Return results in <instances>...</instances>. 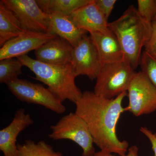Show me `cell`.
<instances>
[{
	"label": "cell",
	"instance_id": "cell-1",
	"mask_svg": "<svg viewBox=\"0 0 156 156\" xmlns=\"http://www.w3.org/2000/svg\"><path fill=\"white\" fill-rule=\"evenodd\" d=\"M127 92L121 93L112 99H107L86 91L75 103V113L87 123L94 144L109 153L125 156L129 144L121 141L116 134L117 124L121 115L126 112L122 103Z\"/></svg>",
	"mask_w": 156,
	"mask_h": 156
},
{
	"label": "cell",
	"instance_id": "cell-2",
	"mask_svg": "<svg viewBox=\"0 0 156 156\" xmlns=\"http://www.w3.org/2000/svg\"><path fill=\"white\" fill-rule=\"evenodd\" d=\"M109 28L116 37L123 53V60L134 70L139 66L142 48L150 38L152 24L141 17L131 5L122 15L108 23Z\"/></svg>",
	"mask_w": 156,
	"mask_h": 156
},
{
	"label": "cell",
	"instance_id": "cell-3",
	"mask_svg": "<svg viewBox=\"0 0 156 156\" xmlns=\"http://www.w3.org/2000/svg\"><path fill=\"white\" fill-rule=\"evenodd\" d=\"M17 58L23 66L34 74L35 80L47 85L62 102L68 100L75 103L83 94L76 85V76L71 64L62 66L48 64L27 55Z\"/></svg>",
	"mask_w": 156,
	"mask_h": 156
},
{
	"label": "cell",
	"instance_id": "cell-4",
	"mask_svg": "<svg viewBox=\"0 0 156 156\" xmlns=\"http://www.w3.org/2000/svg\"><path fill=\"white\" fill-rule=\"evenodd\" d=\"M124 60L101 66L96 80L94 92L101 97L112 99L127 92L135 72Z\"/></svg>",
	"mask_w": 156,
	"mask_h": 156
},
{
	"label": "cell",
	"instance_id": "cell-5",
	"mask_svg": "<svg viewBox=\"0 0 156 156\" xmlns=\"http://www.w3.org/2000/svg\"><path fill=\"white\" fill-rule=\"evenodd\" d=\"M50 128L52 131L49 134L50 138L72 140L82 149V156H94V140L89 127L83 119L75 112L66 115Z\"/></svg>",
	"mask_w": 156,
	"mask_h": 156
},
{
	"label": "cell",
	"instance_id": "cell-6",
	"mask_svg": "<svg viewBox=\"0 0 156 156\" xmlns=\"http://www.w3.org/2000/svg\"><path fill=\"white\" fill-rule=\"evenodd\" d=\"M7 85L12 94L21 101L42 105L58 114L66 111L62 101L49 88L41 84L18 78Z\"/></svg>",
	"mask_w": 156,
	"mask_h": 156
},
{
	"label": "cell",
	"instance_id": "cell-7",
	"mask_svg": "<svg viewBox=\"0 0 156 156\" xmlns=\"http://www.w3.org/2000/svg\"><path fill=\"white\" fill-rule=\"evenodd\" d=\"M127 92L129 103L126 112L138 117L156 110V88L141 71L134 73Z\"/></svg>",
	"mask_w": 156,
	"mask_h": 156
},
{
	"label": "cell",
	"instance_id": "cell-8",
	"mask_svg": "<svg viewBox=\"0 0 156 156\" xmlns=\"http://www.w3.org/2000/svg\"><path fill=\"white\" fill-rule=\"evenodd\" d=\"M19 20L23 30L48 33V14L39 7L36 0H2Z\"/></svg>",
	"mask_w": 156,
	"mask_h": 156
},
{
	"label": "cell",
	"instance_id": "cell-9",
	"mask_svg": "<svg viewBox=\"0 0 156 156\" xmlns=\"http://www.w3.org/2000/svg\"><path fill=\"white\" fill-rule=\"evenodd\" d=\"M70 64L76 76H86L91 80H96L102 64L90 36H85L74 47Z\"/></svg>",
	"mask_w": 156,
	"mask_h": 156
},
{
	"label": "cell",
	"instance_id": "cell-10",
	"mask_svg": "<svg viewBox=\"0 0 156 156\" xmlns=\"http://www.w3.org/2000/svg\"><path fill=\"white\" fill-rule=\"evenodd\" d=\"M50 33L25 31L5 43L0 49V60L17 58L37 50L46 42L55 37Z\"/></svg>",
	"mask_w": 156,
	"mask_h": 156
},
{
	"label": "cell",
	"instance_id": "cell-11",
	"mask_svg": "<svg viewBox=\"0 0 156 156\" xmlns=\"http://www.w3.org/2000/svg\"><path fill=\"white\" fill-rule=\"evenodd\" d=\"M33 123L30 115L26 113L24 108L17 110L11 123L0 131V150L4 156H19L16 144L17 136Z\"/></svg>",
	"mask_w": 156,
	"mask_h": 156
},
{
	"label": "cell",
	"instance_id": "cell-12",
	"mask_svg": "<svg viewBox=\"0 0 156 156\" xmlns=\"http://www.w3.org/2000/svg\"><path fill=\"white\" fill-rule=\"evenodd\" d=\"M69 16L78 28L89 33H111L107 20L96 5L95 0H92L91 2L78 9Z\"/></svg>",
	"mask_w": 156,
	"mask_h": 156
},
{
	"label": "cell",
	"instance_id": "cell-13",
	"mask_svg": "<svg viewBox=\"0 0 156 156\" xmlns=\"http://www.w3.org/2000/svg\"><path fill=\"white\" fill-rule=\"evenodd\" d=\"M73 47L69 42L56 36L35 51L36 59L48 64L66 65L71 62Z\"/></svg>",
	"mask_w": 156,
	"mask_h": 156
},
{
	"label": "cell",
	"instance_id": "cell-14",
	"mask_svg": "<svg viewBox=\"0 0 156 156\" xmlns=\"http://www.w3.org/2000/svg\"><path fill=\"white\" fill-rule=\"evenodd\" d=\"M48 14V33L64 39L73 48L87 35L88 32L78 28L69 15L58 13Z\"/></svg>",
	"mask_w": 156,
	"mask_h": 156
},
{
	"label": "cell",
	"instance_id": "cell-15",
	"mask_svg": "<svg viewBox=\"0 0 156 156\" xmlns=\"http://www.w3.org/2000/svg\"><path fill=\"white\" fill-rule=\"evenodd\" d=\"M97 50L101 64L117 62L123 60L122 48L113 33L104 34L99 32L89 33Z\"/></svg>",
	"mask_w": 156,
	"mask_h": 156
},
{
	"label": "cell",
	"instance_id": "cell-16",
	"mask_svg": "<svg viewBox=\"0 0 156 156\" xmlns=\"http://www.w3.org/2000/svg\"><path fill=\"white\" fill-rule=\"evenodd\" d=\"M26 31L21 27L14 13L0 1V47Z\"/></svg>",
	"mask_w": 156,
	"mask_h": 156
},
{
	"label": "cell",
	"instance_id": "cell-17",
	"mask_svg": "<svg viewBox=\"0 0 156 156\" xmlns=\"http://www.w3.org/2000/svg\"><path fill=\"white\" fill-rule=\"evenodd\" d=\"M41 9L47 14L58 13L70 15L92 0H36Z\"/></svg>",
	"mask_w": 156,
	"mask_h": 156
},
{
	"label": "cell",
	"instance_id": "cell-18",
	"mask_svg": "<svg viewBox=\"0 0 156 156\" xmlns=\"http://www.w3.org/2000/svg\"><path fill=\"white\" fill-rule=\"evenodd\" d=\"M17 146L19 156H62L61 153L55 151L44 140L36 143L34 140H27L24 143Z\"/></svg>",
	"mask_w": 156,
	"mask_h": 156
},
{
	"label": "cell",
	"instance_id": "cell-19",
	"mask_svg": "<svg viewBox=\"0 0 156 156\" xmlns=\"http://www.w3.org/2000/svg\"><path fill=\"white\" fill-rule=\"evenodd\" d=\"M23 66L22 62L17 58L0 60V83L7 85L17 80L22 73Z\"/></svg>",
	"mask_w": 156,
	"mask_h": 156
},
{
	"label": "cell",
	"instance_id": "cell-20",
	"mask_svg": "<svg viewBox=\"0 0 156 156\" xmlns=\"http://www.w3.org/2000/svg\"><path fill=\"white\" fill-rule=\"evenodd\" d=\"M139 66L141 71L156 88V59L145 51L142 52Z\"/></svg>",
	"mask_w": 156,
	"mask_h": 156
},
{
	"label": "cell",
	"instance_id": "cell-21",
	"mask_svg": "<svg viewBox=\"0 0 156 156\" xmlns=\"http://www.w3.org/2000/svg\"><path fill=\"white\" fill-rule=\"evenodd\" d=\"M137 10L140 15L147 22L152 23L155 19L156 0H138Z\"/></svg>",
	"mask_w": 156,
	"mask_h": 156
},
{
	"label": "cell",
	"instance_id": "cell-22",
	"mask_svg": "<svg viewBox=\"0 0 156 156\" xmlns=\"http://www.w3.org/2000/svg\"><path fill=\"white\" fill-rule=\"evenodd\" d=\"M151 24V34L144 46V51L156 59V21H153Z\"/></svg>",
	"mask_w": 156,
	"mask_h": 156
},
{
	"label": "cell",
	"instance_id": "cell-23",
	"mask_svg": "<svg viewBox=\"0 0 156 156\" xmlns=\"http://www.w3.org/2000/svg\"><path fill=\"white\" fill-rule=\"evenodd\" d=\"M96 5L104 15L106 19L108 20L112 11L114 8L116 0H95Z\"/></svg>",
	"mask_w": 156,
	"mask_h": 156
},
{
	"label": "cell",
	"instance_id": "cell-24",
	"mask_svg": "<svg viewBox=\"0 0 156 156\" xmlns=\"http://www.w3.org/2000/svg\"><path fill=\"white\" fill-rule=\"evenodd\" d=\"M140 130L149 140L151 144L152 148L154 154V156H156V133H153L151 130L145 127H141Z\"/></svg>",
	"mask_w": 156,
	"mask_h": 156
},
{
	"label": "cell",
	"instance_id": "cell-25",
	"mask_svg": "<svg viewBox=\"0 0 156 156\" xmlns=\"http://www.w3.org/2000/svg\"><path fill=\"white\" fill-rule=\"evenodd\" d=\"M125 156H138V148L136 146H132L128 149Z\"/></svg>",
	"mask_w": 156,
	"mask_h": 156
},
{
	"label": "cell",
	"instance_id": "cell-26",
	"mask_svg": "<svg viewBox=\"0 0 156 156\" xmlns=\"http://www.w3.org/2000/svg\"><path fill=\"white\" fill-rule=\"evenodd\" d=\"M94 156H119L113 155L112 154L107 152L104 151H99L95 152Z\"/></svg>",
	"mask_w": 156,
	"mask_h": 156
},
{
	"label": "cell",
	"instance_id": "cell-27",
	"mask_svg": "<svg viewBox=\"0 0 156 156\" xmlns=\"http://www.w3.org/2000/svg\"><path fill=\"white\" fill-rule=\"evenodd\" d=\"M154 21H156V14L155 19Z\"/></svg>",
	"mask_w": 156,
	"mask_h": 156
}]
</instances>
